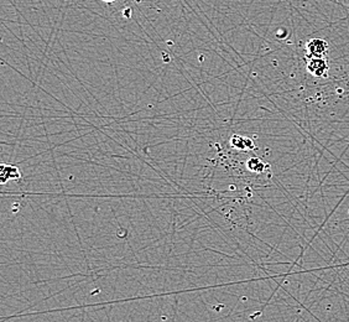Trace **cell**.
Wrapping results in <instances>:
<instances>
[{
    "mask_svg": "<svg viewBox=\"0 0 349 322\" xmlns=\"http://www.w3.org/2000/svg\"><path fill=\"white\" fill-rule=\"evenodd\" d=\"M308 70L310 72H312L316 76H324L327 66H326V62L322 58H312L308 64Z\"/></svg>",
    "mask_w": 349,
    "mask_h": 322,
    "instance_id": "3957f363",
    "label": "cell"
},
{
    "mask_svg": "<svg viewBox=\"0 0 349 322\" xmlns=\"http://www.w3.org/2000/svg\"><path fill=\"white\" fill-rule=\"evenodd\" d=\"M327 50V44L324 40L314 38L311 42L307 44V52L312 58H321Z\"/></svg>",
    "mask_w": 349,
    "mask_h": 322,
    "instance_id": "7a4b0ae2",
    "label": "cell"
},
{
    "mask_svg": "<svg viewBox=\"0 0 349 322\" xmlns=\"http://www.w3.org/2000/svg\"><path fill=\"white\" fill-rule=\"evenodd\" d=\"M20 178H22V172L16 166L2 164V166H0V182L6 184L10 180L19 181Z\"/></svg>",
    "mask_w": 349,
    "mask_h": 322,
    "instance_id": "6da1fadb",
    "label": "cell"
},
{
    "mask_svg": "<svg viewBox=\"0 0 349 322\" xmlns=\"http://www.w3.org/2000/svg\"><path fill=\"white\" fill-rule=\"evenodd\" d=\"M103 2H114L116 0H103Z\"/></svg>",
    "mask_w": 349,
    "mask_h": 322,
    "instance_id": "277c9868",
    "label": "cell"
}]
</instances>
